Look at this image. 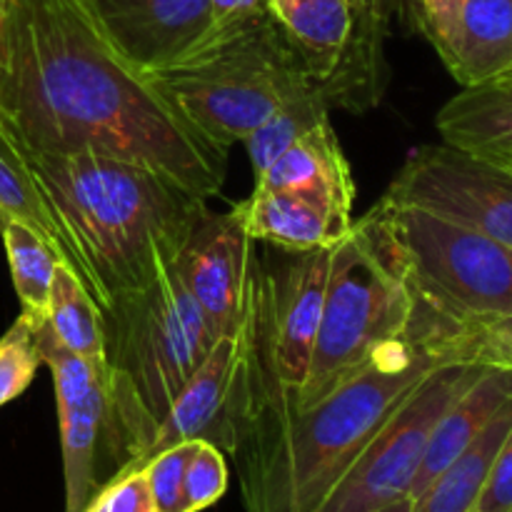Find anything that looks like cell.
Returning a JSON list of instances; mask_svg holds the SVG:
<instances>
[{"label": "cell", "mask_w": 512, "mask_h": 512, "mask_svg": "<svg viewBox=\"0 0 512 512\" xmlns=\"http://www.w3.org/2000/svg\"><path fill=\"white\" fill-rule=\"evenodd\" d=\"M512 428V395L483 433L418 495L413 512H473L493 470L495 455Z\"/></svg>", "instance_id": "obj_21"}, {"label": "cell", "mask_w": 512, "mask_h": 512, "mask_svg": "<svg viewBox=\"0 0 512 512\" xmlns=\"http://www.w3.org/2000/svg\"><path fill=\"white\" fill-rule=\"evenodd\" d=\"M103 325L115 470L125 475L143 468L160 420L218 338L175 265L115 298L103 310Z\"/></svg>", "instance_id": "obj_4"}, {"label": "cell", "mask_w": 512, "mask_h": 512, "mask_svg": "<svg viewBox=\"0 0 512 512\" xmlns=\"http://www.w3.org/2000/svg\"><path fill=\"white\" fill-rule=\"evenodd\" d=\"M18 155L100 310L175 265L208 210V200L133 160L98 150Z\"/></svg>", "instance_id": "obj_3"}, {"label": "cell", "mask_w": 512, "mask_h": 512, "mask_svg": "<svg viewBox=\"0 0 512 512\" xmlns=\"http://www.w3.org/2000/svg\"><path fill=\"white\" fill-rule=\"evenodd\" d=\"M83 512H158L143 468L118 475L93 495Z\"/></svg>", "instance_id": "obj_30"}, {"label": "cell", "mask_w": 512, "mask_h": 512, "mask_svg": "<svg viewBox=\"0 0 512 512\" xmlns=\"http://www.w3.org/2000/svg\"><path fill=\"white\" fill-rule=\"evenodd\" d=\"M510 395L512 373L485 368L483 375L460 398L450 403V408L440 415L433 435H430L423 465H420V473L413 485V498H418L483 433L485 425L495 418V413L503 408Z\"/></svg>", "instance_id": "obj_19"}, {"label": "cell", "mask_w": 512, "mask_h": 512, "mask_svg": "<svg viewBox=\"0 0 512 512\" xmlns=\"http://www.w3.org/2000/svg\"><path fill=\"white\" fill-rule=\"evenodd\" d=\"M328 100H325L320 85H308L305 90H300L298 95L288 100V103L280 105L263 125L253 130L248 138L243 140L245 148H248L250 163H253L255 175L263 173L280 153L290 148L298 138H303L308 130H313L315 125L328 120Z\"/></svg>", "instance_id": "obj_25"}, {"label": "cell", "mask_w": 512, "mask_h": 512, "mask_svg": "<svg viewBox=\"0 0 512 512\" xmlns=\"http://www.w3.org/2000/svg\"><path fill=\"white\" fill-rule=\"evenodd\" d=\"M510 512H512V510H510Z\"/></svg>", "instance_id": "obj_35"}, {"label": "cell", "mask_w": 512, "mask_h": 512, "mask_svg": "<svg viewBox=\"0 0 512 512\" xmlns=\"http://www.w3.org/2000/svg\"><path fill=\"white\" fill-rule=\"evenodd\" d=\"M43 365L55 385L63 445L65 512H83L100 488L115 480L113 420H110L105 363L65 348L48 320L35 328Z\"/></svg>", "instance_id": "obj_10"}, {"label": "cell", "mask_w": 512, "mask_h": 512, "mask_svg": "<svg viewBox=\"0 0 512 512\" xmlns=\"http://www.w3.org/2000/svg\"><path fill=\"white\" fill-rule=\"evenodd\" d=\"M415 338L433 365H478L512 373V313L470 323H443L415 310Z\"/></svg>", "instance_id": "obj_20"}, {"label": "cell", "mask_w": 512, "mask_h": 512, "mask_svg": "<svg viewBox=\"0 0 512 512\" xmlns=\"http://www.w3.org/2000/svg\"><path fill=\"white\" fill-rule=\"evenodd\" d=\"M228 478V463H225L223 450L208 440H198L188 465H185V512L208 510L210 505L218 503L228 490Z\"/></svg>", "instance_id": "obj_27"}, {"label": "cell", "mask_w": 512, "mask_h": 512, "mask_svg": "<svg viewBox=\"0 0 512 512\" xmlns=\"http://www.w3.org/2000/svg\"><path fill=\"white\" fill-rule=\"evenodd\" d=\"M443 143L512 168V73L463 88L435 115Z\"/></svg>", "instance_id": "obj_15"}, {"label": "cell", "mask_w": 512, "mask_h": 512, "mask_svg": "<svg viewBox=\"0 0 512 512\" xmlns=\"http://www.w3.org/2000/svg\"><path fill=\"white\" fill-rule=\"evenodd\" d=\"M512 510V428L505 435L498 455H495L493 470L485 483L483 495L473 512H510Z\"/></svg>", "instance_id": "obj_31"}, {"label": "cell", "mask_w": 512, "mask_h": 512, "mask_svg": "<svg viewBox=\"0 0 512 512\" xmlns=\"http://www.w3.org/2000/svg\"><path fill=\"white\" fill-rule=\"evenodd\" d=\"M375 512H413V498L398 500V503L385 505V508H380V510H375Z\"/></svg>", "instance_id": "obj_33"}, {"label": "cell", "mask_w": 512, "mask_h": 512, "mask_svg": "<svg viewBox=\"0 0 512 512\" xmlns=\"http://www.w3.org/2000/svg\"><path fill=\"white\" fill-rule=\"evenodd\" d=\"M400 5L410 25L438 50V55H443L453 38L463 0H400Z\"/></svg>", "instance_id": "obj_29"}, {"label": "cell", "mask_w": 512, "mask_h": 512, "mask_svg": "<svg viewBox=\"0 0 512 512\" xmlns=\"http://www.w3.org/2000/svg\"><path fill=\"white\" fill-rule=\"evenodd\" d=\"M0 218H15L28 223L30 228L38 230L55 253L60 255L63 263L78 273V260H75L73 250H70L68 240H65L63 230H60L58 220L50 213L48 203L40 195L38 185H35L33 175L25 168L23 158L13 150V145L0 135Z\"/></svg>", "instance_id": "obj_24"}, {"label": "cell", "mask_w": 512, "mask_h": 512, "mask_svg": "<svg viewBox=\"0 0 512 512\" xmlns=\"http://www.w3.org/2000/svg\"><path fill=\"white\" fill-rule=\"evenodd\" d=\"M0 135L18 153L133 160L205 200L225 183L228 150L115 45L93 0H5Z\"/></svg>", "instance_id": "obj_1"}, {"label": "cell", "mask_w": 512, "mask_h": 512, "mask_svg": "<svg viewBox=\"0 0 512 512\" xmlns=\"http://www.w3.org/2000/svg\"><path fill=\"white\" fill-rule=\"evenodd\" d=\"M440 58L463 88L512 73V0H463Z\"/></svg>", "instance_id": "obj_16"}, {"label": "cell", "mask_w": 512, "mask_h": 512, "mask_svg": "<svg viewBox=\"0 0 512 512\" xmlns=\"http://www.w3.org/2000/svg\"><path fill=\"white\" fill-rule=\"evenodd\" d=\"M238 210L253 243H268L288 253L333 248L353 228H345L313 200L288 190L255 188L245 203H238Z\"/></svg>", "instance_id": "obj_18"}, {"label": "cell", "mask_w": 512, "mask_h": 512, "mask_svg": "<svg viewBox=\"0 0 512 512\" xmlns=\"http://www.w3.org/2000/svg\"><path fill=\"white\" fill-rule=\"evenodd\" d=\"M195 443H178L173 448L160 450L158 455L143 465L145 478H148L150 493H153L155 510L158 512H185L183 500V478L185 465H188L190 455H193Z\"/></svg>", "instance_id": "obj_28"}, {"label": "cell", "mask_w": 512, "mask_h": 512, "mask_svg": "<svg viewBox=\"0 0 512 512\" xmlns=\"http://www.w3.org/2000/svg\"><path fill=\"white\" fill-rule=\"evenodd\" d=\"M0 235H3L15 295L23 308L20 315H25L38 328L48 320L50 288L60 255L38 230L23 220L0 218Z\"/></svg>", "instance_id": "obj_22"}, {"label": "cell", "mask_w": 512, "mask_h": 512, "mask_svg": "<svg viewBox=\"0 0 512 512\" xmlns=\"http://www.w3.org/2000/svg\"><path fill=\"white\" fill-rule=\"evenodd\" d=\"M255 188L303 195L333 215L340 225H353L355 180L330 118L308 130L263 173L255 175Z\"/></svg>", "instance_id": "obj_14"}, {"label": "cell", "mask_w": 512, "mask_h": 512, "mask_svg": "<svg viewBox=\"0 0 512 512\" xmlns=\"http://www.w3.org/2000/svg\"><path fill=\"white\" fill-rule=\"evenodd\" d=\"M383 200L420 208L512 248V168L448 143L413 150Z\"/></svg>", "instance_id": "obj_9"}, {"label": "cell", "mask_w": 512, "mask_h": 512, "mask_svg": "<svg viewBox=\"0 0 512 512\" xmlns=\"http://www.w3.org/2000/svg\"><path fill=\"white\" fill-rule=\"evenodd\" d=\"M150 78L200 133L225 150L243 143L280 105L313 85L270 15L230 33H210L193 53L153 70Z\"/></svg>", "instance_id": "obj_6"}, {"label": "cell", "mask_w": 512, "mask_h": 512, "mask_svg": "<svg viewBox=\"0 0 512 512\" xmlns=\"http://www.w3.org/2000/svg\"><path fill=\"white\" fill-rule=\"evenodd\" d=\"M265 8L310 80L328 83L353 30L350 0H265Z\"/></svg>", "instance_id": "obj_17"}, {"label": "cell", "mask_w": 512, "mask_h": 512, "mask_svg": "<svg viewBox=\"0 0 512 512\" xmlns=\"http://www.w3.org/2000/svg\"><path fill=\"white\" fill-rule=\"evenodd\" d=\"M483 370L478 365H438L430 370L365 445L318 512H375L413 498L435 423Z\"/></svg>", "instance_id": "obj_8"}, {"label": "cell", "mask_w": 512, "mask_h": 512, "mask_svg": "<svg viewBox=\"0 0 512 512\" xmlns=\"http://www.w3.org/2000/svg\"><path fill=\"white\" fill-rule=\"evenodd\" d=\"M433 368L408 330L328 398L298 408V393L270 375L245 330L228 453L238 465L245 512H318L365 445Z\"/></svg>", "instance_id": "obj_2"}, {"label": "cell", "mask_w": 512, "mask_h": 512, "mask_svg": "<svg viewBox=\"0 0 512 512\" xmlns=\"http://www.w3.org/2000/svg\"><path fill=\"white\" fill-rule=\"evenodd\" d=\"M208 3L213 13L210 33H230L268 15L265 0H208Z\"/></svg>", "instance_id": "obj_32"}, {"label": "cell", "mask_w": 512, "mask_h": 512, "mask_svg": "<svg viewBox=\"0 0 512 512\" xmlns=\"http://www.w3.org/2000/svg\"><path fill=\"white\" fill-rule=\"evenodd\" d=\"M253 260V240L245 233L238 205L228 213L205 210L175 260L185 290L215 338L243 325Z\"/></svg>", "instance_id": "obj_11"}, {"label": "cell", "mask_w": 512, "mask_h": 512, "mask_svg": "<svg viewBox=\"0 0 512 512\" xmlns=\"http://www.w3.org/2000/svg\"><path fill=\"white\" fill-rule=\"evenodd\" d=\"M245 355V320L235 333L220 335L213 350L160 420L145 463L160 450L190 440H208L223 453L233 448L235 410ZM143 463V465H145Z\"/></svg>", "instance_id": "obj_12"}, {"label": "cell", "mask_w": 512, "mask_h": 512, "mask_svg": "<svg viewBox=\"0 0 512 512\" xmlns=\"http://www.w3.org/2000/svg\"><path fill=\"white\" fill-rule=\"evenodd\" d=\"M43 365L38 343H35V325L20 315L8 333L0 335V405L20 398L35 373Z\"/></svg>", "instance_id": "obj_26"}, {"label": "cell", "mask_w": 512, "mask_h": 512, "mask_svg": "<svg viewBox=\"0 0 512 512\" xmlns=\"http://www.w3.org/2000/svg\"><path fill=\"white\" fill-rule=\"evenodd\" d=\"M120 50L145 73L178 63L213 30L208 0H93Z\"/></svg>", "instance_id": "obj_13"}, {"label": "cell", "mask_w": 512, "mask_h": 512, "mask_svg": "<svg viewBox=\"0 0 512 512\" xmlns=\"http://www.w3.org/2000/svg\"><path fill=\"white\" fill-rule=\"evenodd\" d=\"M383 220L403 260L415 310L443 323L512 313V248L410 205L380 200Z\"/></svg>", "instance_id": "obj_7"}, {"label": "cell", "mask_w": 512, "mask_h": 512, "mask_svg": "<svg viewBox=\"0 0 512 512\" xmlns=\"http://www.w3.org/2000/svg\"><path fill=\"white\" fill-rule=\"evenodd\" d=\"M48 325L55 338L83 358L105 363L103 310L73 268L60 260L50 288Z\"/></svg>", "instance_id": "obj_23"}, {"label": "cell", "mask_w": 512, "mask_h": 512, "mask_svg": "<svg viewBox=\"0 0 512 512\" xmlns=\"http://www.w3.org/2000/svg\"><path fill=\"white\" fill-rule=\"evenodd\" d=\"M3 15H5V0H0V23H3Z\"/></svg>", "instance_id": "obj_34"}, {"label": "cell", "mask_w": 512, "mask_h": 512, "mask_svg": "<svg viewBox=\"0 0 512 512\" xmlns=\"http://www.w3.org/2000/svg\"><path fill=\"white\" fill-rule=\"evenodd\" d=\"M415 298L403 260L375 210L333 245L323 318L298 408L363 373L380 348L413 325Z\"/></svg>", "instance_id": "obj_5"}]
</instances>
